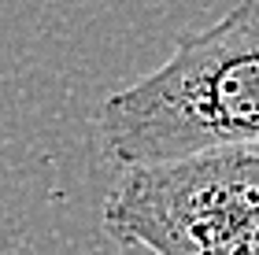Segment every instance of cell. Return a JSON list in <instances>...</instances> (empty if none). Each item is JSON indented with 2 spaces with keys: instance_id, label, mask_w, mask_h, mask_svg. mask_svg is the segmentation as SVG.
Instances as JSON below:
<instances>
[{
  "instance_id": "cell-1",
  "label": "cell",
  "mask_w": 259,
  "mask_h": 255,
  "mask_svg": "<svg viewBox=\"0 0 259 255\" xmlns=\"http://www.w3.org/2000/svg\"><path fill=\"white\" fill-rule=\"evenodd\" d=\"M111 167L159 163L204 148H259V0H237L215 26L178 37L167 63L97 108Z\"/></svg>"
},
{
  "instance_id": "cell-2",
  "label": "cell",
  "mask_w": 259,
  "mask_h": 255,
  "mask_svg": "<svg viewBox=\"0 0 259 255\" xmlns=\"http://www.w3.org/2000/svg\"><path fill=\"white\" fill-rule=\"evenodd\" d=\"M100 222L115 244L152 255H259V148L122 167Z\"/></svg>"
}]
</instances>
